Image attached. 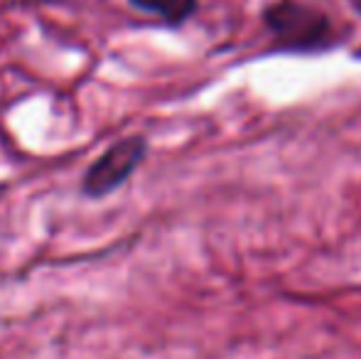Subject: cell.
Wrapping results in <instances>:
<instances>
[{
    "label": "cell",
    "instance_id": "1",
    "mask_svg": "<svg viewBox=\"0 0 361 359\" xmlns=\"http://www.w3.org/2000/svg\"><path fill=\"white\" fill-rule=\"evenodd\" d=\"M263 23L288 52H322L334 44L329 15L298 0H278L263 10Z\"/></svg>",
    "mask_w": 361,
    "mask_h": 359
},
{
    "label": "cell",
    "instance_id": "2",
    "mask_svg": "<svg viewBox=\"0 0 361 359\" xmlns=\"http://www.w3.org/2000/svg\"><path fill=\"white\" fill-rule=\"evenodd\" d=\"M147 155V140L143 135L116 140L114 145L104 150L94 163L86 168L81 178V192L91 200H101L123 187L130 175L143 165Z\"/></svg>",
    "mask_w": 361,
    "mask_h": 359
},
{
    "label": "cell",
    "instance_id": "3",
    "mask_svg": "<svg viewBox=\"0 0 361 359\" xmlns=\"http://www.w3.org/2000/svg\"><path fill=\"white\" fill-rule=\"evenodd\" d=\"M130 5L157 15L167 25H182L197 10V0H130Z\"/></svg>",
    "mask_w": 361,
    "mask_h": 359
},
{
    "label": "cell",
    "instance_id": "4",
    "mask_svg": "<svg viewBox=\"0 0 361 359\" xmlns=\"http://www.w3.org/2000/svg\"><path fill=\"white\" fill-rule=\"evenodd\" d=\"M352 8L361 15V0H352Z\"/></svg>",
    "mask_w": 361,
    "mask_h": 359
},
{
    "label": "cell",
    "instance_id": "5",
    "mask_svg": "<svg viewBox=\"0 0 361 359\" xmlns=\"http://www.w3.org/2000/svg\"><path fill=\"white\" fill-rule=\"evenodd\" d=\"M357 57H361V49H359V52H357Z\"/></svg>",
    "mask_w": 361,
    "mask_h": 359
}]
</instances>
